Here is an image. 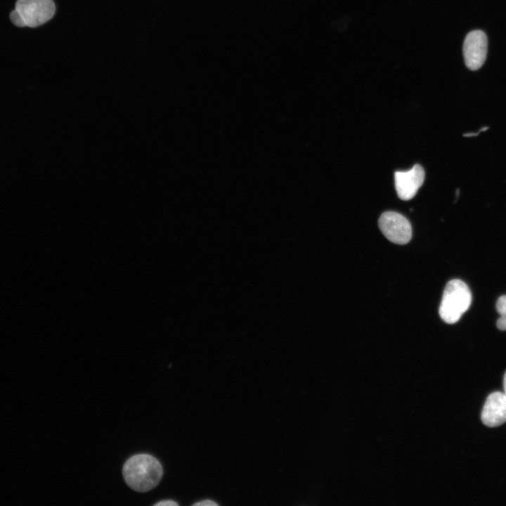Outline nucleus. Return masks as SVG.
<instances>
[{
    "mask_svg": "<svg viewBox=\"0 0 506 506\" xmlns=\"http://www.w3.org/2000/svg\"><path fill=\"white\" fill-rule=\"evenodd\" d=\"M122 473L126 484L138 492H146L160 482L163 469L160 461L148 454H137L124 465Z\"/></svg>",
    "mask_w": 506,
    "mask_h": 506,
    "instance_id": "f257e3e1",
    "label": "nucleus"
},
{
    "mask_svg": "<svg viewBox=\"0 0 506 506\" xmlns=\"http://www.w3.org/2000/svg\"><path fill=\"white\" fill-rule=\"evenodd\" d=\"M471 303L472 294L468 286L460 280H451L444 289L439 315L446 323L453 324L468 310Z\"/></svg>",
    "mask_w": 506,
    "mask_h": 506,
    "instance_id": "f03ea898",
    "label": "nucleus"
},
{
    "mask_svg": "<svg viewBox=\"0 0 506 506\" xmlns=\"http://www.w3.org/2000/svg\"><path fill=\"white\" fill-rule=\"evenodd\" d=\"M55 12L53 0H18L10 19L18 27H36L51 20Z\"/></svg>",
    "mask_w": 506,
    "mask_h": 506,
    "instance_id": "7ed1b4c3",
    "label": "nucleus"
},
{
    "mask_svg": "<svg viewBox=\"0 0 506 506\" xmlns=\"http://www.w3.org/2000/svg\"><path fill=\"white\" fill-rule=\"evenodd\" d=\"M378 225L384 235L391 242L399 245L408 243L412 238V227L409 221L396 212H384Z\"/></svg>",
    "mask_w": 506,
    "mask_h": 506,
    "instance_id": "20e7f679",
    "label": "nucleus"
},
{
    "mask_svg": "<svg viewBox=\"0 0 506 506\" xmlns=\"http://www.w3.org/2000/svg\"><path fill=\"white\" fill-rule=\"evenodd\" d=\"M487 46V37L483 31L473 30L467 34L463 43V56L467 67L476 70L484 65Z\"/></svg>",
    "mask_w": 506,
    "mask_h": 506,
    "instance_id": "39448f33",
    "label": "nucleus"
},
{
    "mask_svg": "<svg viewBox=\"0 0 506 506\" xmlns=\"http://www.w3.org/2000/svg\"><path fill=\"white\" fill-rule=\"evenodd\" d=\"M424 176V169L418 164L408 171H396L394 183L398 197L403 200L412 199L423 184Z\"/></svg>",
    "mask_w": 506,
    "mask_h": 506,
    "instance_id": "423d86ee",
    "label": "nucleus"
},
{
    "mask_svg": "<svg viewBox=\"0 0 506 506\" xmlns=\"http://www.w3.org/2000/svg\"><path fill=\"white\" fill-rule=\"evenodd\" d=\"M481 419L485 425L490 427L500 426L506 422V396L504 393L495 391L487 397Z\"/></svg>",
    "mask_w": 506,
    "mask_h": 506,
    "instance_id": "0eeeda50",
    "label": "nucleus"
},
{
    "mask_svg": "<svg viewBox=\"0 0 506 506\" xmlns=\"http://www.w3.org/2000/svg\"><path fill=\"white\" fill-rule=\"evenodd\" d=\"M496 310L500 315L496 325L500 330H506V295L498 298L496 302Z\"/></svg>",
    "mask_w": 506,
    "mask_h": 506,
    "instance_id": "6e6552de",
    "label": "nucleus"
},
{
    "mask_svg": "<svg viewBox=\"0 0 506 506\" xmlns=\"http://www.w3.org/2000/svg\"><path fill=\"white\" fill-rule=\"evenodd\" d=\"M178 505L179 504L176 502L171 500H166L160 501V502L155 504V505H156V506H166V505L176 506Z\"/></svg>",
    "mask_w": 506,
    "mask_h": 506,
    "instance_id": "1a4fd4ad",
    "label": "nucleus"
},
{
    "mask_svg": "<svg viewBox=\"0 0 506 506\" xmlns=\"http://www.w3.org/2000/svg\"><path fill=\"white\" fill-rule=\"evenodd\" d=\"M194 505H211V506H216L218 504L215 502L214 501L212 500H201L200 502H197L193 504Z\"/></svg>",
    "mask_w": 506,
    "mask_h": 506,
    "instance_id": "9d476101",
    "label": "nucleus"
},
{
    "mask_svg": "<svg viewBox=\"0 0 506 506\" xmlns=\"http://www.w3.org/2000/svg\"><path fill=\"white\" fill-rule=\"evenodd\" d=\"M503 387H504V391H505L504 394L506 396V372L505 373L504 377H503Z\"/></svg>",
    "mask_w": 506,
    "mask_h": 506,
    "instance_id": "9b49d317",
    "label": "nucleus"
}]
</instances>
